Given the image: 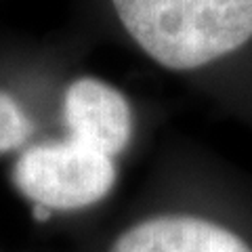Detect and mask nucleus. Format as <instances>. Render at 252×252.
Here are the masks:
<instances>
[{"label": "nucleus", "mask_w": 252, "mask_h": 252, "mask_svg": "<svg viewBox=\"0 0 252 252\" xmlns=\"http://www.w3.org/2000/svg\"><path fill=\"white\" fill-rule=\"evenodd\" d=\"M13 183L34 204L74 210L105 198L116 183V164L67 137L26 149L15 162Z\"/></svg>", "instance_id": "nucleus-2"}, {"label": "nucleus", "mask_w": 252, "mask_h": 252, "mask_svg": "<svg viewBox=\"0 0 252 252\" xmlns=\"http://www.w3.org/2000/svg\"><path fill=\"white\" fill-rule=\"evenodd\" d=\"M32 124L21 105L9 93L0 91V154L13 152L28 141Z\"/></svg>", "instance_id": "nucleus-5"}, {"label": "nucleus", "mask_w": 252, "mask_h": 252, "mask_svg": "<svg viewBox=\"0 0 252 252\" xmlns=\"http://www.w3.org/2000/svg\"><path fill=\"white\" fill-rule=\"evenodd\" d=\"M34 219L36 220H49L51 219V210L40 206V204H34Z\"/></svg>", "instance_id": "nucleus-6"}, {"label": "nucleus", "mask_w": 252, "mask_h": 252, "mask_svg": "<svg viewBox=\"0 0 252 252\" xmlns=\"http://www.w3.org/2000/svg\"><path fill=\"white\" fill-rule=\"evenodd\" d=\"M141 49L168 69H195L252 38V0H112Z\"/></svg>", "instance_id": "nucleus-1"}, {"label": "nucleus", "mask_w": 252, "mask_h": 252, "mask_svg": "<svg viewBox=\"0 0 252 252\" xmlns=\"http://www.w3.org/2000/svg\"><path fill=\"white\" fill-rule=\"evenodd\" d=\"M109 252H252L242 238L195 217L143 220L114 242Z\"/></svg>", "instance_id": "nucleus-4"}, {"label": "nucleus", "mask_w": 252, "mask_h": 252, "mask_svg": "<svg viewBox=\"0 0 252 252\" xmlns=\"http://www.w3.org/2000/svg\"><path fill=\"white\" fill-rule=\"evenodd\" d=\"M69 139L114 158L122 154L132 135V112L126 97L94 78H78L63 101Z\"/></svg>", "instance_id": "nucleus-3"}]
</instances>
